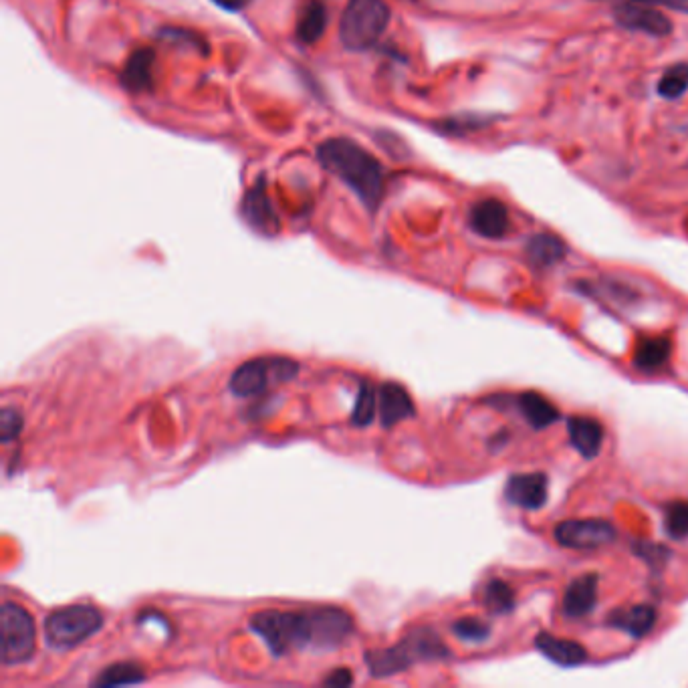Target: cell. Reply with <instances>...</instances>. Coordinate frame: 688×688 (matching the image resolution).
Masks as SVG:
<instances>
[{
  "label": "cell",
  "mask_w": 688,
  "mask_h": 688,
  "mask_svg": "<svg viewBox=\"0 0 688 688\" xmlns=\"http://www.w3.org/2000/svg\"><path fill=\"white\" fill-rule=\"evenodd\" d=\"M321 168L346 184L368 210H376L386 192V170L372 152L350 138H329L317 146Z\"/></svg>",
  "instance_id": "cell-1"
},
{
  "label": "cell",
  "mask_w": 688,
  "mask_h": 688,
  "mask_svg": "<svg viewBox=\"0 0 688 688\" xmlns=\"http://www.w3.org/2000/svg\"><path fill=\"white\" fill-rule=\"evenodd\" d=\"M448 654V646L432 628H416L396 646L366 652L364 660L372 676L386 678L408 670L416 662L444 660L448 658Z\"/></svg>",
  "instance_id": "cell-2"
},
{
  "label": "cell",
  "mask_w": 688,
  "mask_h": 688,
  "mask_svg": "<svg viewBox=\"0 0 688 688\" xmlns=\"http://www.w3.org/2000/svg\"><path fill=\"white\" fill-rule=\"evenodd\" d=\"M251 630L263 638L275 656H285L289 650L311 648V616L309 610H263L251 616Z\"/></svg>",
  "instance_id": "cell-3"
},
{
  "label": "cell",
  "mask_w": 688,
  "mask_h": 688,
  "mask_svg": "<svg viewBox=\"0 0 688 688\" xmlns=\"http://www.w3.org/2000/svg\"><path fill=\"white\" fill-rule=\"evenodd\" d=\"M390 7L384 0H348L339 21V39L350 51H368L384 35Z\"/></svg>",
  "instance_id": "cell-4"
},
{
  "label": "cell",
  "mask_w": 688,
  "mask_h": 688,
  "mask_svg": "<svg viewBox=\"0 0 688 688\" xmlns=\"http://www.w3.org/2000/svg\"><path fill=\"white\" fill-rule=\"evenodd\" d=\"M103 626V614L89 604H73L59 608L45 618V642L53 650H71L87 642Z\"/></svg>",
  "instance_id": "cell-5"
},
{
  "label": "cell",
  "mask_w": 688,
  "mask_h": 688,
  "mask_svg": "<svg viewBox=\"0 0 688 688\" xmlns=\"http://www.w3.org/2000/svg\"><path fill=\"white\" fill-rule=\"evenodd\" d=\"M299 374V364L283 356H265L241 364L231 376V392L239 398H255L273 386L287 384Z\"/></svg>",
  "instance_id": "cell-6"
},
{
  "label": "cell",
  "mask_w": 688,
  "mask_h": 688,
  "mask_svg": "<svg viewBox=\"0 0 688 688\" xmlns=\"http://www.w3.org/2000/svg\"><path fill=\"white\" fill-rule=\"evenodd\" d=\"M0 658L5 666L25 664L35 654L37 630L33 616L19 604L7 602L0 610Z\"/></svg>",
  "instance_id": "cell-7"
},
{
  "label": "cell",
  "mask_w": 688,
  "mask_h": 688,
  "mask_svg": "<svg viewBox=\"0 0 688 688\" xmlns=\"http://www.w3.org/2000/svg\"><path fill=\"white\" fill-rule=\"evenodd\" d=\"M553 537L565 549L588 551L610 545L618 531L608 519H567L555 525Z\"/></svg>",
  "instance_id": "cell-8"
},
{
  "label": "cell",
  "mask_w": 688,
  "mask_h": 688,
  "mask_svg": "<svg viewBox=\"0 0 688 688\" xmlns=\"http://www.w3.org/2000/svg\"><path fill=\"white\" fill-rule=\"evenodd\" d=\"M311 648L313 650H335L354 632L352 616L341 608H311Z\"/></svg>",
  "instance_id": "cell-9"
},
{
  "label": "cell",
  "mask_w": 688,
  "mask_h": 688,
  "mask_svg": "<svg viewBox=\"0 0 688 688\" xmlns=\"http://www.w3.org/2000/svg\"><path fill=\"white\" fill-rule=\"evenodd\" d=\"M614 17L618 25L630 31L646 33L652 37H666L672 33V23L656 7L638 3V0L618 5L614 9Z\"/></svg>",
  "instance_id": "cell-10"
},
{
  "label": "cell",
  "mask_w": 688,
  "mask_h": 688,
  "mask_svg": "<svg viewBox=\"0 0 688 688\" xmlns=\"http://www.w3.org/2000/svg\"><path fill=\"white\" fill-rule=\"evenodd\" d=\"M549 497V481L543 473H517L507 479L505 499L525 511H539Z\"/></svg>",
  "instance_id": "cell-11"
},
{
  "label": "cell",
  "mask_w": 688,
  "mask_h": 688,
  "mask_svg": "<svg viewBox=\"0 0 688 688\" xmlns=\"http://www.w3.org/2000/svg\"><path fill=\"white\" fill-rule=\"evenodd\" d=\"M469 224L483 239H503L509 233V210L499 198H483L469 212Z\"/></svg>",
  "instance_id": "cell-12"
},
{
  "label": "cell",
  "mask_w": 688,
  "mask_h": 688,
  "mask_svg": "<svg viewBox=\"0 0 688 688\" xmlns=\"http://www.w3.org/2000/svg\"><path fill=\"white\" fill-rule=\"evenodd\" d=\"M598 584V573H582L580 578L569 582L561 600L563 614L576 620L592 614L598 604Z\"/></svg>",
  "instance_id": "cell-13"
},
{
  "label": "cell",
  "mask_w": 688,
  "mask_h": 688,
  "mask_svg": "<svg viewBox=\"0 0 688 688\" xmlns=\"http://www.w3.org/2000/svg\"><path fill=\"white\" fill-rule=\"evenodd\" d=\"M243 216L245 220L255 228V231L263 235H275L279 231V218L273 208V202L267 194L265 182H257L243 198Z\"/></svg>",
  "instance_id": "cell-14"
},
{
  "label": "cell",
  "mask_w": 688,
  "mask_h": 688,
  "mask_svg": "<svg viewBox=\"0 0 688 688\" xmlns=\"http://www.w3.org/2000/svg\"><path fill=\"white\" fill-rule=\"evenodd\" d=\"M658 620V610L652 604H638L628 608H616L608 614L606 624L614 630L628 634L634 640L648 636Z\"/></svg>",
  "instance_id": "cell-15"
},
{
  "label": "cell",
  "mask_w": 688,
  "mask_h": 688,
  "mask_svg": "<svg viewBox=\"0 0 688 688\" xmlns=\"http://www.w3.org/2000/svg\"><path fill=\"white\" fill-rule=\"evenodd\" d=\"M378 414L384 428H392L416 414V406L408 390L396 382H386L378 388Z\"/></svg>",
  "instance_id": "cell-16"
},
{
  "label": "cell",
  "mask_w": 688,
  "mask_h": 688,
  "mask_svg": "<svg viewBox=\"0 0 688 688\" xmlns=\"http://www.w3.org/2000/svg\"><path fill=\"white\" fill-rule=\"evenodd\" d=\"M567 436L571 446L584 458H588V461H592V458L602 452L606 432L602 422L592 416H571L567 420Z\"/></svg>",
  "instance_id": "cell-17"
},
{
  "label": "cell",
  "mask_w": 688,
  "mask_h": 688,
  "mask_svg": "<svg viewBox=\"0 0 688 688\" xmlns=\"http://www.w3.org/2000/svg\"><path fill=\"white\" fill-rule=\"evenodd\" d=\"M535 648L553 664L557 666H580L588 660V650L576 642L553 636L551 632H539L535 636Z\"/></svg>",
  "instance_id": "cell-18"
},
{
  "label": "cell",
  "mask_w": 688,
  "mask_h": 688,
  "mask_svg": "<svg viewBox=\"0 0 688 688\" xmlns=\"http://www.w3.org/2000/svg\"><path fill=\"white\" fill-rule=\"evenodd\" d=\"M672 356V341L668 335H642L632 354L634 368L646 374L662 370Z\"/></svg>",
  "instance_id": "cell-19"
},
{
  "label": "cell",
  "mask_w": 688,
  "mask_h": 688,
  "mask_svg": "<svg viewBox=\"0 0 688 688\" xmlns=\"http://www.w3.org/2000/svg\"><path fill=\"white\" fill-rule=\"evenodd\" d=\"M154 65L156 53L152 49H136L120 73L122 85L132 93L150 91L154 87Z\"/></svg>",
  "instance_id": "cell-20"
},
{
  "label": "cell",
  "mask_w": 688,
  "mask_h": 688,
  "mask_svg": "<svg viewBox=\"0 0 688 688\" xmlns=\"http://www.w3.org/2000/svg\"><path fill=\"white\" fill-rule=\"evenodd\" d=\"M567 255L565 243L551 235V233H539L533 235L525 245V259L535 269H549L561 263Z\"/></svg>",
  "instance_id": "cell-21"
},
{
  "label": "cell",
  "mask_w": 688,
  "mask_h": 688,
  "mask_svg": "<svg viewBox=\"0 0 688 688\" xmlns=\"http://www.w3.org/2000/svg\"><path fill=\"white\" fill-rule=\"evenodd\" d=\"M327 7L321 0H307L303 3L297 23H295V37L303 45H315L327 29Z\"/></svg>",
  "instance_id": "cell-22"
},
{
  "label": "cell",
  "mask_w": 688,
  "mask_h": 688,
  "mask_svg": "<svg viewBox=\"0 0 688 688\" xmlns=\"http://www.w3.org/2000/svg\"><path fill=\"white\" fill-rule=\"evenodd\" d=\"M517 408H519L521 416L527 420V424L535 430L549 428L561 416L559 408L537 392H523L517 398Z\"/></svg>",
  "instance_id": "cell-23"
},
{
  "label": "cell",
  "mask_w": 688,
  "mask_h": 688,
  "mask_svg": "<svg viewBox=\"0 0 688 688\" xmlns=\"http://www.w3.org/2000/svg\"><path fill=\"white\" fill-rule=\"evenodd\" d=\"M144 680H146V672L136 662H116L103 668L91 684L97 688H116V686L140 684Z\"/></svg>",
  "instance_id": "cell-24"
},
{
  "label": "cell",
  "mask_w": 688,
  "mask_h": 688,
  "mask_svg": "<svg viewBox=\"0 0 688 688\" xmlns=\"http://www.w3.org/2000/svg\"><path fill=\"white\" fill-rule=\"evenodd\" d=\"M483 602L491 614L503 616L515 610L517 598H515V590L507 582L493 578L483 588Z\"/></svg>",
  "instance_id": "cell-25"
},
{
  "label": "cell",
  "mask_w": 688,
  "mask_h": 688,
  "mask_svg": "<svg viewBox=\"0 0 688 688\" xmlns=\"http://www.w3.org/2000/svg\"><path fill=\"white\" fill-rule=\"evenodd\" d=\"M658 95L664 99H678L688 91V63H676L668 67L658 79Z\"/></svg>",
  "instance_id": "cell-26"
},
{
  "label": "cell",
  "mask_w": 688,
  "mask_h": 688,
  "mask_svg": "<svg viewBox=\"0 0 688 688\" xmlns=\"http://www.w3.org/2000/svg\"><path fill=\"white\" fill-rule=\"evenodd\" d=\"M376 412H378V390L374 386H370L368 382H362L360 390H358L356 404H354L352 422L360 428H366L372 424Z\"/></svg>",
  "instance_id": "cell-27"
},
{
  "label": "cell",
  "mask_w": 688,
  "mask_h": 688,
  "mask_svg": "<svg viewBox=\"0 0 688 688\" xmlns=\"http://www.w3.org/2000/svg\"><path fill=\"white\" fill-rule=\"evenodd\" d=\"M664 531L674 541L688 537V501H672L666 505Z\"/></svg>",
  "instance_id": "cell-28"
},
{
  "label": "cell",
  "mask_w": 688,
  "mask_h": 688,
  "mask_svg": "<svg viewBox=\"0 0 688 688\" xmlns=\"http://www.w3.org/2000/svg\"><path fill=\"white\" fill-rule=\"evenodd\" d=\"M452 632L463 642H485L491 636V626L475 616H465L452 624Z\"/></svg>",
  "instance_id": "cell-29"
},
{
  "label": "cell",
  "mask_w": 688,
  "mask_h": 688,
  "mask_svg": "<svg viewBox=\"0 0 688 688\" xmlns=\"http://www.w3.org/2000/svg\"><path fill=\"white\" fill-rule=\"evenodd\" d=\"M493 122V118L489 116H481V113H469V116H458V118H448L444 122H440L436 128L442 134H469V132H477L487 128Z\"/></svg>",
  "instance_id": "cell-30"
},
{
  "label": "cell",
  "mask_w": 688,
  "mask_h": 688,
  "mask_svg": "<svg viewBox=\"0 0 688 688\" xmlns=\"http://www.w3.org/2000/svg\"><path fill=\"white\" fill-rule=\"evenodd\" d=\"M632 551L648 565V567H652V569H662L666 563H668V559H670V555H672V551L666 547V545H662V543H650V541H632Z\"/></svg>",
  "instance_id": "cell-31"
},
{
  "label": "cell",
  "mask_w": 688,
  "mask_h": 688,
  "mask_svg": "<svg viewBox=\"0 0 688 688\" xmlns=\"http://www.w3.org/2000/svg\"><path fill=\"white\" fill-rule=\"evenodd\" d=\"M23 426H25V420L21 412L15 408H5L3 414H0V440H3V444L17 440L23 432Z\"/></svg>",
  "instance_id": "cell-32"
},
{
  "label": "cell",
  "mask_w": 688,
  "mask_h": 688,
  "mask_svg": "<svg viewBox=\"0 0 688 688\" xmlns=\"http://www.w3.org/2000/svg\"><path fill=\"white\" fill-rule=\"evenodd\" d=\"M354 682V676L348 668H341V670H333L329 676L323 678L325 686H350Z\"/></svg>",
  "instance_id": "cell-33"
},
{
  "label": "cell",
  "mask_w": 688,
  "mask_h": 688,
  "mask_svg": "<svg viewBox=\"0 0 688 688\" xmlns=\"http://www.w3.org/2000/svg\"><path fill=\"white\" fill-rule=\"evenodd\" d=\"M638 3H646L652 7H664L676 13H684L688 15V0H638Z\"/></svg>",
  "instance_id": "cell-34"
},
{
  "label": "cell",
  "mask_w": 688,
  "mask_h": 688,
  "mask_svg": "<svg viewBox=\"0 0 688 688\" xmlns=\"http://www.w3.org/2000/svg\"><path fill=\"white\" fill-rule=\"evenodd\" d=\"M212 3L222 9V11H228V13H239L243 9H247L253 0H212Z\"/></svg>",
  "instance_id": "cell-35"
},
{
  "label": "cell",
  "mask_w": 688,
  "mask_h": 688,
  "mask_svg": "<svg viewBox=\"0 0 688 688\" xmlns=\"http://www.w3.org/2000/svg\"><path fill=\"white\" fill-rule=\"evenodd\" d=\"M507 438H509V436H507V432H499L497 436H493V438H491V448H493V446H495V448H503V446H505V442H507Z\"/></svg>",
  "instance_id": "cell-36"
}]
</instances>
